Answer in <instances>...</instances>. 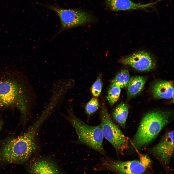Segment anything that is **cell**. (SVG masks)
<instances>
[{
  "label": "cell",
  "mask_w": 174,
  "mask_h": 174,
  "mask_svg": "<svg viewBox=\"0 0 174 174\" xmlns=\"http://www.w3.org/2000/svg\"><path fill=\"white\" fill-rule=\"evenodd\" d=\"M29 174H63L56 163L48 158L35 159L29 163Z\"/></svg>",
  "instance_id": "10"
},
{
  "label": "cell",
  "mask_w": 174,
  "mask_h": 174,
  "mask_svg": "<svg viewBox=\"0 0 174 174\" xmlns=\"http://www.w3.org/2000/svg\"><path fill=\"white\" fill-rule=\"evenodd\" d=\"M2 121L0 119V131L2 127Z\"/></svg>",
  "instance_id": "19"
},
{
  "label": "cell",
  "mask_w": 174,
  "mask_h": 174,
  "mask_svg": "<svg viewBox=\"0 0 174 174\" xmlns=\"http://www.w3.org/2000/svg\"><path fill=\"white\" fill-rule=\"evenodd\" d=\"M102 79L101 75L98 76L91 87V93L95 97L98 96L101 93L102 86Z\"/></svg>",
  "instance_id": "18"
},
{
  "label": "cell",
  "mask_w": 174,
  "mask_h": 174,
  "mask_svg": "<svg viewBox=\"0 0 174 174\" xmlns=\"http://www.w3.org/2000/svg\"><path fill=\"white\" fill-rule=\"evenodd\" d=\"M103 161L104 168L119 174H143L150 162L149 159L145 156L141 157L140 160L122 161L107 159Z\"/></svg>",
  "instance_id": "7"
},
{
  "label": "cell",
  "mask_w": 174,
  "mask_h": 174,
  "mask_svg": "<svg viewBox=\"0 0 174 174\" xmlns=\"http://www.w3.org/2000/svg\"><path fill=\"white\" fill-rule=\"evenodd\" d=\"M148 151L161 162L168 164L174 153V131L166 132L159 143Z\"/></svg>",
  "instance_id": "8"
},
{
  "label": "cell",
  "mask_w": 174,
  "mask_h": 174,
  "mask_svg": "<svg viewBox=\"0 0 174 174\" xmlns=\"http://www.w3.org/2000/svg\"><path fill=\"white\" fill-rule=\"evenodd\" d=\"M130 78L128 71L123 69L116 75L112 81V85L120 88L125 87L127 85Z\"/></svg>",
  "instance_id": "15"
},
{
  "label": "cell",
  "mask_w": 174,
  "mask_h": 174,
  "mask_svg": "<svg viewBox=\"0 0 174 174\" xmlns=\"http://www.w3.org/2000/svg\"><path fill=\"white\" fill-rule=\"evenodd\" d=\"M24 88L21 82L14 78H0V107L15 106L25 117L27 108L24 102Z\"/></svg>",
  "instance_id": "4"
},
{
  "label": "cell",
  "mask_w": 174,
  "mask_h": 174,
  "mask_svg": "<svg viewBox=\"0 0 174 174\" xmlns=\"http://www.w3.org/2000/svg\"><path fill=\"white\" fill-rule=\"evenodd\" d=\"M48 6L58 15L61 23V31L83 25L93 20L89 14L82 10L65 9L51 5Z\"/></svg>",
  "instance_id": "6"
},
{
  "label": "cell",
  "mask_w": 174,
  "mask_h": 174,
  "mask_svg": "<svg viewBox=\"0 0 174 174\" xmlns=\"http://www.w3.org/2000/svg\"><path fill=\"white\" fill-rule=\"evenodd\" d=\"M152 92L157 99H174V86L172 81L157 82L153 86Z\"/></svg>",
  "instance_id": "12"
},
{
  "label": "cell",
  "mask_w": 174,
  "mask_h": 174,
  "mask_svg": "<svg viewBox=\"0 0 174 174\" xmlns=\"http://www.w3.org/2000/svg\"><path fill=\"white\" fill-rule=\"evenodd\" d=\"M146 79L141 76H135L130 78L127 85V95L132 98L139 94L143 90Z\"/></svg>",
  "instance_id": "13"
},
{
  "label": "cell",
  "mask_w": 174,
  "mask_h": 174,
  "mask_svg": "<svg viewBox=\"0 0 174 174\" xmlns=\"http://www.w3.org/2000/svg\"><path fill=\"white\" fill-rule=\"evenodd\" d=\"M100 116V125L103 137L113 145L117 153L123 154L129 147L128 139L112 120L103 103L101 106Z\"/></svg>",
  "instance_id": "5"
},
{
  "label": "cell",
  "mask_w": 174,
  "mask_h": 174,
  "mask_svg": "<svg viewBox=\"0 0 174 174\" xmlns=\"http://www.w3.org/2000/svg\"><path fill=\"white\" fill-rule=\"evenodd\" d=\"M46 118L41 114L24 133L8 139L0 151V163L22 164L27 161L38 148L37 135Z\"/></svg>",
  "instance_id": "1"
},
{
  "label": "cell",
  "mask_w": 174,
  "mask_h": 174,
  "mask_svg": "<svg viewBox=\"0 0 174 174\" xmlns=\"http://www.w3.org/2000/svg\"><path fill=\"white\" fill-rule=\"evenodd\" d=\"M159 1L146 4L135 3L131 0H106L107 5L113 11L143 9L154 6Z\"/></svg>",
  "instance_id": "11"
},
{
  "label": "cell",
  "mask_w": 174,
  "mask_h": 174,
  "mask_svg": "<svg viewBox=\"0 0 174 174\" xmlns=\"http://www.w3.org/2000/svg\"><path fill=\"white\" fill-rule=\"evenodd\" d=\"M128 113L129 107L128 105L121 103L114 109L112 114V117L114 121L123 129H125Z\"/></svg>",
  "instance_id": "14"
},
{
  "label": "cell",
  "mask_w": 174,
  "mask_h": 174,
  "mask_svg": "<svg viewBox=\"0 0 174 174\" xmlns=\"http://www.w3.org/2000/svg\"><path fill=\"white\" fill-rule=\"evenodd\" d=\"M172 113L160 110L147 112L142 118L131 142L137 150L145 148L157 137L172 119Z\"/></svg>",
  "instance_id": "2"
},
{
  "label": "cell",
  "mask_w": 174,
  "mask_h": 174,
  "mask_svg": "<svg viewBox=\"0 0 174 174\" xmlns=\"http://www.w3.org/2000/svg\"><path fill=\"white\" fill-rule=\"evenodd\" d=\"M121 88L112 85L108 91L107 99L110 104L113 105L118 100L121 93Z\"/></svg>",
  "instance_id": "16"
},
{
  "label": "cell",
  "mask_w": 174,
  "mask_h": 174,
  "mask_svg": "<svg viewBox=\"0 0 174 174\" xmlns=\"http://www.w3.org/2000/svg\"><path fill=\"white\" fill-rule=\"evenodd\" d=\"M99 106L98 101L97 98H92L87 103L85 107V110L89 116L94 113L98 109Z\"/></svg>",
  "instance_id": "17"
},
{
  "label": "cell",
  "mask_w": 174,
  "mask_h": 174,
  "mask_svg": "<svg viewBox=\"0 0 174 174\" xmlns=\"http://www.w3.org/2000/svg\"><path fill=\"white\" fill-rule=\"evenodd\" d=\"M64 116L75 130L79 143L102 154H105L103 145L104 137L100 125H88L77 117L72 111Z\"/></svg>",
  "instance_id": "3"
},
{
  "label": "cell",
  "mask_w": 174,
  "mask_h": 174,
  "mask_svg": "<svg viewBox=\"0 0 174 174\" xmlns=\"http://www.w3.org/2000/svg\"><path fill=\"white\" fill-rule=\"evenodd\" d=\"M119 62L141 71H150L156 66L155 62L152 57L149 53L145 51H138L123 57Z\"/></svg>",
  "instance_id": "9"
}]
</instances>
